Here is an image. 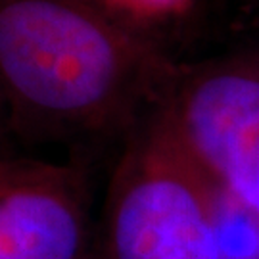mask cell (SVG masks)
<instances>
[{"label": "cell", "mask_w": 259, "mask_h": 259, "mask_svg": "<svg viewBox=\"0 0 259 259\" xmlns=\"http://www.w3.org/2000/svg\"><path fill=\"white\" fill-rule=\"evenodd\" d=\"M173 73L96 0H0V111L23 144L125 140Z\"/></svg>", "instance_id": "1"}, {"label": "cell", "mask_w": 259, "mask_h": 259, "mask_svg": "<svg viewBox=\"0 0 259 259\" xmlns=\"http://www.w3.org/2000/svg\"><path fill=\"white\" fill-rule=\"evenodd\" d=\"M221 190L152 110L123 140L96 231L98 259H225Z\"/></svg>", "instance_id": "2"}, {"label": "cell", "mask_w": 259, "mask_h": 259, "mask_svg": "<svg viewBox=\"0 0 259 259\" xmlns=\"http://www.w3.org/2000/svg\"><path fill=\"white\" fill-rule=\"evenodd\" d=\"M154 111L205 175L259 217V65L175 67Z\"/></svg>", "instance_id": "3"}, {"label": "cell", "mask_w": 259, "mask_h": 259, "mask_svg": "<svg viewBox=\"0 0 259 259\" xmlns=\"http://www.w3.org/2000/svg\"><path fill=\"white\" fill-rule=\"evenodd\" d=\"M91 207L83 159L0 156V259H96Z\"/></svg>", "instance_id": "4"}, {"label": "cell", "mask_w": 259, "mask_h": 259, "mask_svg": "<svg viewBox=\"0 0 259 259\" xmlns=\"http://www.w3.org/2000/svg\"><path fill=\"white\" fill-rule=\"evenodd\" d=\"M110 2H113L119 8L129 10L133 14H140V16L163 14L181 4V0H110Z\"/></svg>", "instance_id": "5"}, {"label": "cell", "mask_w": 259, "mask_h": 259, "mask_svg": "<svg viewBox=\"0 0 259 259\" xmlns=\"http://www.w3.org/2000/svg\"><path fill=\"white\" fill-rule=\"evenodd\" d=\"M10 139H12V135H10L6 119H4V115H2V111H0V156L10 154L8 152V140Z\"/></svg>", "instance_id": "6"}, {"label": "cell", "mask_w": 259, "mask_h": 259, "mask_svg": "<svg viewBox=\"0 0 259 259\" xmlns=\"http://www.w3.org/2000/svg\"><path fill=\"white\" fill-rule=\"evenodd\" d=\"M96 259H98V257H96Z\"/></svg>", "instance_id": "7"}]
</instances>
